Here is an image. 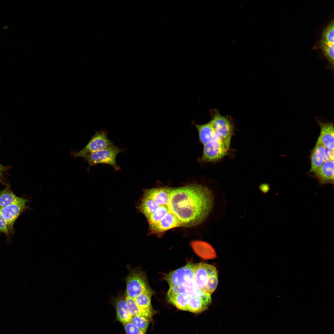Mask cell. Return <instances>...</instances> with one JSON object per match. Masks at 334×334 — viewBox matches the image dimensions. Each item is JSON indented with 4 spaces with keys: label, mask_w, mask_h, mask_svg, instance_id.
<instances>
[{
    "label": "cell",
    "mask_w": 334,
    "mask_h": 334,
    "mask_svg": "<svg viewBox=\"0 0 334 334\" xmlns=\"http://www.w3.org/2000/svg\"><path fill=\"white\" fill-rule=\"evenodd\" d=\"M125 280L126 288L125 297L134 298L150 288L145 274L139 268L129 269Z\"/></svg>",
    "instance_id": "cell-1"
},
{
    "label": "cell",
    "mask_w": 334,
    "mask_h": 334,
    "mask_svg": "<svg viewBox=\"0 0 334 334\" xmlns=\"http://www.w3.org/2000/svg\"><path fill=\"white\" fill-rule=\"evenodd\" d=\"M121 150L113 145L95 152L85 159L88 164V169L99 164L111 165L116 170L119 169L116 161V156Z\"/></svg>",
    "instance_id": "cell-2"
},
{
    "label": "cell",
    "mask_w": 334,
    "mask_h": 334,
    "mask_svg": "<svg viewBox=\"0 0 334 334\" xmlns=\"http://www.w3.org/2000/svg\"><path fill=\"white\" fill-rule=\"evenodd\" d=\"M203 146L201 160L204 162H213L220 160L227 154L229 149L215 133L213 138Z\"/></svg>",
    "instance_id": "cell-3"
},
{
    "label": "cell",
    "mask_w": 334,
    "mask_h": 334,
    "mask_svg": "<svg viewBox=\"0 0 334 334\" xmlns=\"http://www.w3.org/2000/svg\"><path fill=\"white\" fill-rule=\"evenodd\" d=\"M113 145L105 131H96L86 146L80 151L72 153L74 157L85 158L92 154Z\"/></svg>",
    "instance_id": "cell-4"
},
{
    "label": "cell",
    "mask_w": 334,
    "mask_h": 334,
    "mask_svg": "<svg viewBox=\"0 0 334 334\" xmlns=\"http://www.w3.org/2000/svg\"><path fill=\"white\" fill-rule=\"evenodd\" d=\"M211 121L215 134L229 149L233 131V126L229 119L216 111Z\"/></svg>",
    "instance_id": "cell-5"
},
{
    "label": "cell",
    "mask_w": 334,
    "mask_h": 334,
    "mask_svg": "<svg viewBox=\"0 0 334 334\" xmlns=\"http://www.w3.org/2000/svg\"><path fill=\"white\" fill-rule=\"evenodd\" d=\"M28 200L19 197L11 204L0 209V212L6 222L9 233L13 231L14 224L20 215L29 208L27 206Z\"/></svg>",
    "instance_id": "cell-6"
},
{
    "label": "cell",
    "mask_w": 334,
    "mask_h": 334,
    "mask_svg": "<svg viewBox=\"0 0 334 334\" xmlns=\"http://www.w3.org/2000/svg\"><path fill=\"white\" fill-rule=\"evenodd\" d=\"M334 150L327 148L318 139L311 151L310 155L311 167L309 173H315L324 163L333 160Z\"/></svg>",
    "instance_id": "cell-7"
},
{
    "label": "cell",
    "mask_w": 334,
    "mask_h": 334,
    "mask_svg": "<svg viewBox=\"0 0 334 334\" xmlns=\"http://www.w3.org/2000/svg\"><path fill=\"white\" fill-rule=\"evenodd\" d=\"M217 276L214 266L204 263L196 264L194 279L196 285L201 290L204 292L208 282Z\"/></svg>",
    "instance_id": "cell-8"
},
{
    "label": "cell",
    "mask_w": 334,
    "mask_h": 334,
    "mask_svg": "<svg viewBox=\"0 0 334 334\" xmlns=\"http://www.w3.org/2000/svg\"><path fill=\"white\" fill-rule=\"evenodd\" d=\"M196 264L187 263L185 266L166 274L164 278L169 287L180 285L186 281L194 279Z\"/></svg>",
    "instance_id": "cell-9"
},
{
    "label": "cell",
    "mask_w": 334,
    "mask_h": 334,
    "mask_svg": "<svg viewBox=\"0 0 334 334\" xmlns=\"http://www.w3.org/2000/svg\"><path fill=\"white\" fill-rule=\"evenodd\" d=\"M189 297L187 311L195 313H201L205 310L212 302L211 295L205 292L200 295Z\"/></svg>",
    "instance_id": "cell-10"
},
{
    "label": "cell",
    "mask_w": 334,
    "mask_h": 334,
    "mask_svg": "<svg viewBox=\"0 0 334 334\" xmlns=\"http://www.w3.org/2000/svg\"><path fill=\"white\" fill-rule=\"evenodd\" d=\"M314 173V176L320 185L333 184V160L325 162Z\"/></svg>",
    "instance_id": "cell-11"
},
{
    "label": "cell",
    "mask_w": 334,
    "mask_h": 334,
    "mask_svg": "<svg viewBox=\"0 0 334 334\" xmlns=\"http://www.w3.org/2000/svg\"><path fill=\"white\" fill-rule=\"evenodd\" d=\"M204 292L197 286L194 279H192L186 281L181 285L169 287L167 296L182 293L188 294L189 296L199 295Z\"/></svg>",
    "instance_id": "cell-12"
},
{
    "label": "cell",
    "mask_w": 334,
    "mask_h": 334,
    "mask_svg": "<svg viewBox=\"0 0 334 334\" xmlns=\"http://www.w3.org/2000/svg\"><path fill=\"white\" fill-rule=\"evenodd\" d=\"M318 123L321 129L318 139L327 148L334 150V131L333 123L319 120Z\"/></svg>",
    "instance_id": "cell-13"
},
{
    "label": "cell",
    "mask_w": 334,
    "mask_h": 334,
    "mask_svg": "<svg viewBox=\"0 0 334 334\" xmlns=\"http://www.w3.org/2000/svg\"><path fill=\"white\" fill-rule=\"evenodd\" d=\"M190 245L195 253L203 259H213L216 256L212 247L206 242L193 240L191 242Z\"/></svg>",
    "instance_id": "cell-14"
},
{
    "label": "cell",
    "mask_w": 334,
    "mask_h": 334,
    "mask_svg": "<svg viewBox=\"0 0 334 334\" xmlns=\"http://www.w3.org/2000/svg\"><path fill=\"white\" fill-rule=\"evenodd\" d=\"M114 305L117 320L123 324L130 322L132 315L127 308L125 296H119L115 299Z\"/></svg>",
    "instance_id": "cell-15"
},
{
    "label": "cell",
    "mask_w": 334,
    "mask_h": 334,
    "mask_svg": "<svg viewBox=\"0 0 334 334\" xmlns=\"http://www.w3.org/2000/svg\"><path fill=\"white\" fill-rule=\"evenodd\" d=\"M128 309L132 316H143L151 319L153 315L152 309H143L139 307L134 298L125 297Z\"/></svg>",
    "instance_id": "cell-16"
},
{
    "label": "cell",
    "mask_w": 334,
    "mask_h": 334,
    "mask_svg": "<svg viewBox=\"0 0 334 334\" xmlns=\"http://www.w3.org/2000/svg\"><path fill=\"white\" fill-rule=\"evenodd\" d=\"M195 126L198 132L199 141L203 145L214 137L215 132L211 121L203 124H196Z\"/></svg>",
    "instance_id": "cell-17"
},
{
    "label": "cell",
    "mask_w": 334,
    "mask_h": 334,
    "mask_svg": "<svg viewBox=\"0 0 334 334\" xmlns=\"http://www.w3.org/2000/svg\"><path fill=\"white\" fill-rule=\"evenodd\" d=\"M189 295L185 293H179L167 296L169 302L178 309L187 311Z\"/></svg>",
    "instance_id": "cell-18"
},
{
    "label": "cell",
    "mask_w": 334,
    "mask_h": 334,
    "mask_svg": "<svg viewBox=\"0 0 334 334\" xmlns=\"http://www.w3.org/2000/svg\"><path fill=\"white\" fill-rule=\"evenodd\" d=\"M158 207L159 205L157 203L148 197L143 196L139 209L147 218L154 213Z\"/></svg>",
    "instance_id": "cell-19"
},
{
    "label": "cell",
    "mask_w": 334,
    "mask_h": 334,
    "mask_svg": "<svg viewBox=\"0 0 334 334\" xmlns=\"http://www.w3.org/2000/svg\"><path fill=\"white\" fill-rule=\"evenodd\" d=\"M18 197L7 185L5 188L0 191V209L11 204Z\"/></svg>",
    "instance_id": "cell-20"
},
{
    "label": "cell",
    "mask_w": 334,
    "mask_h": 334,
    "mask_svg": "<svg viewBox=\"0 0 334 334\" xmlns=\"http://www.w3.org/2000/svg\"><path fill=\"white\" fill-rule=\"evenodd\" d=\"M153 294V291L149 288L134 299L137 305L143 309H152L151 299Z\"/></svg>",
    "instance_id": "cell-21"
},
{
    "label": "cell",
    "mask_w": 334,
    "mask_h": 334,
    "mask_svg": "<svg viewBox=\"0 0 334 334\" xmlns=\"http://www.w3.org/2000/svg\"><path fill=\"white\" fill-rule=\"evenodd\" d=\"M334 21H331L323 30L320 42L327 44H334Z\"/></svg>",
    "instance_id": "cell-22"
},
{
    "label": "cell",
    "mask_w": 334,
    "mask_h": 334,
    "mask_svg": "<svg viewBox=\"0 0 334 334\" xmlns=\"http://www.w3.org/2000/svg\"><path fill=\"white\" fill-rule=\"evenodd\" d=\"M334 44L320 42L319 45L321 49L328 60L330 66L332 70L334 68Z\"/></svg>",
    "instance_id": "cell-23"
},
{
    "label": "cell",
    "mask_w": 334,
    "mask_h": 334,
    "mask_svg": "<svg viewBox=\"0 0 334 334\" xmlns=\"http://www.w3.org/2000/svg\"><path fill=\"white\" fill-rule=\"evenodd\" d=\"M150 319L143 316H132L131 321L134 325L146 333Z\"/></svg>",
    "instance_id": "cell-24"
},
{
    "label": "cell",
    "mask_w": 334,
    "mask_h": 334,
    "mask_svg": "<svg viewBox=\"0 0 334 334\" xmlns=\"http://www.w3.org/2000/svg\"><path fill=\"white\" fill-rule=\"evenodd\" d=\"M123 327L126 334H145L140 330L129 322L124 324Z\"/></svg>",
    "instance_id": "cell-25"
},
{
    "label": "cell",
    "mask_w": 334,
    "mask_h": 334,
    "mask_svg": "<svg viewBox=\"0 0 334 334\" xmlns=\"http://www.w3.org/2000/svg\"><path fill=\"white\" fill-rule=\"evenodd\" d=\"M0 233H3L8 236L9 233L8 227L6 222L2 216L0 212Z\"/></svg>",
    "instance_id": "cell-26"
},
{
    "label": "cell",
    "mask_w": 334,
    "mask_h": 334,
    "mask_svg": "<svg viewBox=\"0 0 334 334\" xmlns=\"http://www.w3.org/2000/svg\"><path fill=\"white\" fill-rule=\"evenodd\" d=\"M260 189L263 193H266L269 191L270 187L268 184H264L260 186Z\"/></svg>",
    "instance_id": "cell-27"
},
{
    "label": "cell",
    "mask_w": 334,
    "mask_h": 334,
    "mask_svg": "<svg viewBox=\"0 0 334 334\" xmlns=\"http://www.w3.org/2000/svg\"><path fill=\"white\" fill-rule=\"evenodd\" d=\"M5 167L0 164V171L2 172L3 171L5 170Z\"/></svg>",
    "instance_id": "cell-28"
},
{
    "label": "cell",
    "mask_w": 334,
    "mask_h": 334,
    "mask_svg": "<svg viewBox=\"0 0 334 334\" xmlns=\"http://www.w3.org/2000/svg\"><path fill=\"white\" fill-rule=\"evenodd\" d=\"M2 177V172L0 171V180H1V178Z\"/></svg>",
    "instance_id": "cell-29"
}]
</instances>
